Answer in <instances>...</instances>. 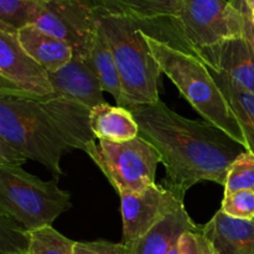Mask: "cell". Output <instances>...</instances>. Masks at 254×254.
Returning a JSON list of instances; mask_svg holds the SVG:
<instances>
[{
	"label": "cell",
	"mask_w": 254,
	"mask_h": 254,
	"mask_svg": "<svg viewBox=\"0 0 254 254\" xmlns=\"http://www.w3.org/2000/svg\"><path fill=\"white\" fill-rule=\"evenodd\" d=\"M89 126L98 140L128 141L139 136V127L128 108L99 104L89 112Z\"/></svg>",
	"instance_id": "17"
},
{
	"label": "cell",
	"mask_w": 254,
	"mask_h": 254,
	"mask_svg": "<svg viewBox=\"0 0 254 254\" xmlns=\"http://www.w3.org/2000/svg\"><path fill=\"white\" fill-rule=\"evenodd\" d=\"M86 64L93 71L101 83L103 92H108L116 99L117 106L122 102V82L119 77L118 67L111 49L106 40L99 32L93 45L91 55L86 60Z\"/></svg>",
	"instance_id": "19"
},
{
	"label": "cell",
	"mask_w": 254,
	"mask_h": 254,
	"mask_svg": "<svg viewBox=\"0 0 254 254\" xmlns=\"http://www.w3.org/2000/svg\"><path fill=\"white\" fill-rule=\"evenodd\" d=\"M84 153L101 169L118 195L141 192L156 184L160 154L143 136L128 141H92Z\"/></svg>",
	"instance_id": "6"
},
{
	"label": "cell",
	"mask_w": 254,
	"mask_h": 254,
	"mask_svg": "<svg viewBox=\"0 0 254 254\" xmlns=\"http://www.w3.org/2000/svg\"><path fill=\"white\" fill-rule=\"evenodd\" d=\"M44 181L21 166L0 164V212L11 216L26 230L51 226L71 208V193Z\"/></svg>",
	"instance_id": "5"
},
{
	"label": "cell",
	"mask_w": 254,
	"mask_h": 254,
	"mask_svg": "<svg viewBox=\"0 0 254 254\" xmlns=\"http://www.w3.org/2000/svg\"><path fill=\"white\" fill-rule=\"evenodd\" d=\"M247 5L250 6L251 10H254V0H246Z\"/></svg>",
	"instance_id": "28"
},
{
	"label": "cell",
	"mask_w": 254,
	"mask_h": 254,
	"mask_svg": "<svg viewBox=\"0 0 254 254\" xmlns=\"http://www.w3.org/2000/svg\"><path fill=\"white\" fill-rule=\"evenodd\" d=\"M129 111L138 123L139 135L160 154L165 166L163 185L180 201L201 181L225 185L231 165L248 151L222 129L179 116L161 101Z\"/></svg>",
	"instance_id": "1"
},
{
	"label": "cell",
	"mask_w": 254,
	"mask_h": 254,
	"mask_svg": "<svg viewBox=\"0 0 254 254\" xmlns=\"http://www.w3.org/2000/svg\"><path fill=\"white\" fill-rule=\"evenodd\" d=\"M198 228L193 223L185 206L169 215L145 236L131 242L130 254H168L175 241L184 232Z\"/></svg>",
	"instance_id": "16"
},
{
	"label": "cell",
	"mask_w": 254,
	"mask_h": 254,
	"mask_svg": "<svg viewBox=\"0 0 254 254\" xmlns=\"http://www.w3.org/2000/svg\"><path fill=\"white\" fill-rule=\"evenodd\" d=\"M251 11H252V20H253V22H254V10H251Z\"/></svg>",
	"instance_id": "29"
},
{
	"label": "cell",
	"mask_w": 254,
	"mask_h": 254,
	"mask_svg": "<svg viewBox=\"0 0 254 254\" xmlns=\"http://www.w3.org/2000/svg\"><path fill=\"white\" fill-rule=\"evenodd\" d=\"M200 228L215 254H254V218L232 217L218 210Z\"/></svg>",
	"instance_id": "14"
},
{
	"label": "cell",
	"mask_w": 254,
	"mask_h": 254,
	"mask_svg": "<svg viewBox=\"0 0 254 254\" xmlns=\"http://www.w3.org/2000/svg\"><path fill=\"white\" fill-rule=\"evenodd\" d=\"M168 254H215L210 242L206 240L205 236L201 232V228L190 230L184 232Z\"/></svg>",
	"instance_id": "25"
},
{
	"label": "cell",
	"mask_w": 254,
	"mask_h": 254,
	"mask_svg": "<svg viewBox=\"0 0 254 254\" xmlns=\"http://www.w3.org/2000/svg\"><path fill=\"white\" fill-rule=\"evenodd\" d=\"M55 96L78 102L88 109L106 103L103 89L86 61L72 59L56 72H49Z\"/></svg>",
	"instance_id": "13"
},
{
	"label": "cell",
	"mask_w": 254,
	"mask_h": 254,
	"mask_svg": "<svg viewBox=\"0 0 254 254\" xmlns=\"http://www.w3.org/2000/svg\"><path fill=\"white\" fill-rule=\"evenodd\" d=\"M22 49L47 72H56L73 59V51L66 42L46 34L35 25L17 31Z\"/></svg>",
	"instance_id": "15"
},
{
	"label": "cell",
	"mask_w": 254,
	"mask_h": 254,
	"mask_svg": "<svg viewBox=\"0 0 254 254\" xmlns=\"http://www.w3.org/2000/svg\"><path fill=\"white\" fill-rule=\"evenodd\" d=\"M242 15L243 21V36L248 41L254 52V22L252 20V11L247 5L246 0H228Z\"/></svg>",
	"instance_id": "27"
},
{
	"label": "cell",
	"mask_w": 254,
	"mask_h": 254,
	"mask_svg": "<svg viewBox=\"0 0 254 254\" xmlns=\"http://www.w3.org/2000/svg\"><path fill=\"white\" fill-rule=\"evenodd\" d=\"M144 36L161 73L169 77L192 108L205 122L222 129L247 148L240 123L210 68L197 56L185 50L159 41L145 32Z\"/></svg>",
	"instance_id": "3"
},
{
	"label": "cell",
	"mask_w": 254,
	"mask_h": 254,
	"mask_svg": "<svg viewBox=\"0 0 254 254\" xmlns=\"http://www.w3.org/2000/svg\"><path fill=\"white\" fill-rule=\"evenodd\" d=\"M119 196L123 221L122 243L124 245H130L141 238L169 215L184 207V201L159 184L141 192H127Z\"/></svg>",
	"instance_id": "11"
},
{
	"label": "cell",
	"mask_w": 254,
	"mask_h": 254,
	"mask_svg": "<svg viewBox=\"0 0 254 254\" xmlns=\"http://www.w3.org/2000/svg\"><path fill=\"white\" fill-rule=\"evenodd\" d=\"M96 4V2H94ZM99 32L111 49L122 82L119 107L151 104L159 98L160 67L148 46L144 32L128 17L96 5Z\"/></svg>",
	"instance_id": "4"
},
{
	"label": "cell",
	"mask_w": 254,
	"mask_h": 254,
	"mask_svg": "<svg viewBox=\"0 0 254 254\" xmlns=\"http://www.w3.org/2000/svg\"><path fill=\"white\" fill-rule=\"evenodd\" d=\"M179 34L186 51L243 36L241 12L227 0H181Z\"/></svg>",
	"instance_id": "7"
},
{
	"label": "cell",
	"mask_w": 254,
	"mask_h": 254,
	"mask_svg": "<svg viewBox=\"0 0 254 254\" xmlns=\"http://www.w3.org/2000/svg\"><path fill=\"white\" fill-rule=\"evenodd\" d=\"M225 193L236 191H254V154L250 150L241 155L231 165L223 185Z\"/></svg>",
	"instance_id": "23"
},
{
	"label": "cell",
	"mask_w": 254,
	"mask_h": 254,
	"mask_svg": "<svg viewBox=\"0 0 254 254\" xmlns=\"http://www.w3.org/2000/svg\"><path fill=\"white\" fill-rule=\"evenodd\" d=\"M94 2L113 14L130 19L149 36L186 51L179 34L181 0H94Z\"/></svg>",
	"instance_id": "10"
},
{
	"label": "cell",
	"mask_w": 254,
	"mask_h": 254,
	"mask_svg": "<svg viewBox=\"0 0 254 254\" xmlns=\"http://www.w3.org/2000/svg\"><path fill=\"white\" fill-rule=\"evenodd\" d=\"M89 112L78 102L62 97L20 98L0 96V164H42L56 180L60 161L72 150L96 141Z\"/></svg>",
	"instance_id": "2"
},
{
	"label": "cell",
	"mask_w": 254,
	"mask_h": 254,
	"mask_svg": "<svg viewBox=\"0 0 254 254\" xmlns=\"http://www.w3.org/2000/svg\"><path fill=\"white\" fill-rule=\"evenodd\" d=\"M49 0H0V25L19 31L32 25Z\"/></svg>",
	"instance_id": "20"
},
{
	"label": "cell",
	"mask_w": 254,
	"mask_h": 254,
	"mask_svg": "<svg viewBox=\"0 0 254 254\" xmlns=\"http://www.w3.org/2000/svg\"><path fill=\"white\" fill-rule=\"evenodd\" d=\"M32 25L66 42L81 61L88 59L99 35L94 0H49Z\"/></svg>",
	"instance_id": "8"
},
{
	"label": "cell",
	"mask_w": 254,
	"mask_h": 254,
	"mask_svg": "<svg viewBox=\"0 0 254 254\" xmlns=\"http://www.w3.org/2000/svg\"><path fill=\"white\" fill-rule=\"evenodd\" d=\"M207 67L225 73L236 86L254 93V52L245 36L196 50Z\"/></svg>",
	"instance_id": "12"
},
{
	"label": "cell",
	"mask_w": 254,
	"mask_h": 254,
	"mask_svg": "<svg viewBox=\"0 0 254 254\" xmlns=\"http://www.w3.org/2000/svg\"><path fill=\"white\" fill-rule=\"evenodd\" d=\"M220 210L228 216L245 220L254 218V191L242 190L225 193Z\"/></svg>",
	"instance_id": "24"
},
{
	"label": "cell",
	"mask_w": 254,
	"mask_h": 254,
	"mask_svg": "<svg viewBox=\"0 0 254 254\" xmlns=\"http://www.w3.org/2000/svg\"><path fill=\"white\" fill-rule=\"evenodd\" d=\"M27 230L11 216L0 212V254H29Z\"/></svg>",
	"instance_id": "22"
},
{
	"label": "cell",
	"mask_w": 254,
	"mask_h": 254,
	"mask_svg": "<svg viewBox=\"0 0 254 254\" xmlns=\"http://www.w3.org/2000/svg\"><path fill=\"white\" fill-rule=\"evenodd\" d=\"M210 71L240 123L247 149L254 154V93L236 86L222 72L212 68Z\"/></svg>",
	"instance_id": "18"
},
{
	"label": "cell",
	"mask_w": 254,
	"mask_h": 254,
	"mask_svg": "<svg viewBox=\"0 0 254 254\" xmlns=\"http://www.w3.org/2000/svg\"><path fill=\"white\" fill-rule=\"evenodd\" d=\"M0 96L56 97L49 72L22 49L16 30L5 25H0Z\"/></svg>",
	"instance_id": "9"
},
{
	"label": "cell",
	"mask_w": 254,
	"mask_h": 254,
	"mask_svg": "<svg viewBox=\"0 0 254 254\" xmlns=\"http://www.w3.org/2000/svg\"><path fill=\"white\" fill-rule=\"evenodd\" d=\"M74 254H130L129 246L98 240L93 242H76Z\"/></svg>",
	"instance_id": "26"
},
{
	"label": "cell",
	"mask_w": 254,
	"mask_h": 254,
	"mask_svg": "<svg viewBox=\"0 0 254 254\" xmlns=\"http://www.w3.org/2000/svg\"><path fill=\"white\" fill-rule=\"evenodd\" d=\"M29 254H74L76 242L55 230L51 226L27 230Z\"/></svg>",
	"instance_id": "21"
}]
</instances>
